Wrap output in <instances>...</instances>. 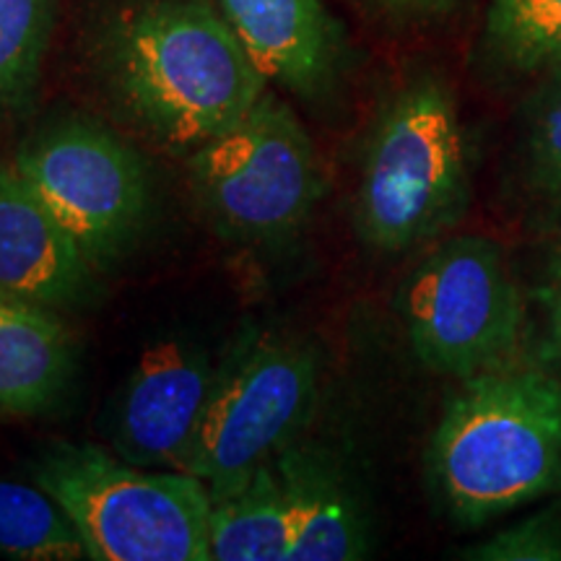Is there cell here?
Returning <instances> with one entry per match:
<instances>
[{"label":"cell","instance_id":"1","mask_svg":"<svg viewBox=\"0 0 561 561\" xmlns=\"http://www.w3.org/2000/svg\"><path fill=\"white\" fill-rule=\"evenodd\" d=\"M102 60L121 110L172 151L219 136L268 89L216 0H138L107 26Z\"/></svg>","mask_w":561,"mask_h":561},{"label":"cell","instance_id":"2","mask_svg":"<svg viewBox=\"0 0 561 561\" xmlns=\"http://www.w3.org/2000/svg\"><path fill=\"white\" fill-rule=\"evenodd\" d=\"M426 471L442 510L471 528L561 496V375L520 364L460 380Z\"/></svg>","mask_w":561,"mask_h":561},{"label":"cell","instance_id":"3","mask_svg":"<svg viewBox=\"0 0 561 561\" xmlns=\"http://www.w3.org/2000/svg\"><path fill=\"white\" fill-rule=\"evenodd\" d=\"M471 206V161L458 102L437 76H416L369 130L356 191V231L371 250L439 240Z\"/></svg>","mask_w":561,"mask_h":561},{"label":"cell","instance_id":"4","mask_svg":"<svg viewBox=\"0 0 561 561\" xmlns=\"http://www.w3.org/2000/svg\"><path fill=\"white\" fill-rule=\"evenodd\" d=\"M96 561H210L208 483L149 471L96 445H55L34 466Z\"/></svg>","mask_w":561,"mask_h":561},{"label":"cell","instance_id":"5","mask_svg":"<svg viewBox=\"0 0 561 561\" xmlns=\"http://www.w3.org/2000/svg\"><path fill=\"white\" fill-rule=\"evenodd\" d=\"M398 310L413 356L437 375L468 380L525 364L528 301L491 237L434 244L405 278Z\"/></svg>","mask_w":561,"mask_h":561},{"label":"cell","instance_id":"6","mask_svg":"<svg viewBox=\"0 0 561 561\" xmlns=\"http://www.w3.org/2000/svg\"><path fill=\"white\" fill-rule=\"evenodd\" d=\"M208 219L240 242H276L312 216L322 193L310 133L271 89L187 159Z\"/></svg>","mask_w":561,"mask_h":561},{"label":"cell","instance_id":"7","mask_svg":"<svg viewBox=\"0 0 561 561\" xmlns=\"http://www.w3.org/2000/svg\"><path fill=\"white\" fill-rule=\"evenodd\" d=\"M320 396V359L310 343L284 335L248 341L216 371L214 392L178 471L231 483L278 458L310 424Z\"/></svg>","mask_w":561,"mask_h":561},{"label":"cell","instance_id":"8","mask_svg":"<svg viewBox=\"0 0 561 561\" xmlns=\"http://www.w3.org/2000/svg\"><path fill=\"white\" fill-rule=\"evenodd\" d=\"M13 170L96 271L121 261L149 221V167L104 125L55 123L19 151Z\"/></svg>","mask_w":561,"mask_h":561},{"label":"cell","instance_id":"9","mask_svg":"<svg viewBox=\"0 0 561 561\" xmlns=\"http://www.w3.org/2000/svg\"><path fill=\"white\" fill-rule=\"evenodd\" d=\"M201 348L161 341L140 354L112 421L115 455L140 468L178 471L191 450L216 382Z\"/></svg>","mask_w":561,"mask_h":561},{"label":"cell","instance_id":"10","mask_svg":"<svg viewBox=\"0 0 561 561\" xmlns=\"http://www.w3.org/2000/svg\"><path fill=\"white\" fill-rule=\"evenodd\" d=\"M96 268L11 167H0V294L47 310H76Z\"/></svg>","mask_w":561,"mask_h":561},{"label":"cell","instance_id":"11","mask_svg":"<svg viewBox=\"0 0 561 561\" xmlns=\"http://www.w3.org/2000/svg\"><path fill=\"white\" fill-rule=\"evenodd\" d=\"M265 81L301 100L331 94L343 68V34L325 0H216Z\"/></svg>","mask_w":561,"mask_h":561},{"label":"cell","instance_id":"12","mask_svg":"<svg viewBox=\"0 0 561 561\" xmlns=\"http://www.w3.org/2000/svg\"><path fill=\"white\" fill-rule=\"evenodd\" d=\"M278 466L289 483L294 536L289 561H356L369 553V520L346 473L325 453L286 447Z\"/></svg>","mask_w":561,"mask_h":561},{"label":"cell","instance_id":"13","mask_svg":"<svg viewBox=\"0 0 561 561\" xmlns=\"http://www.w3.org/2000/svg\"><path fill=\"white\" fill-rule=\"evenodd\" d=\"M70 371L73 341L55 310L0 294V413L50 409Z\"/></svg>","mask_w":561,"mask_h":561},{"label":"cell","instance_id":"14","mask_svg":"<svg viewBox=\"0 0 561 561\" xmlns=\"http://www.w3.org/2000/svg\"><path fill=\"white\" fill-rule=\"evenodd\" d=\"M210 491L214 561H289L294 507L278 458Z\"/></svg>","mask_w":561,"mask_h":561},{"label":"cell","instance_id":"15","mask_svg":"<svg viewBox=\"0 0 561 561\" xmlns=\"http://www.w3.org/2000/svg\"><path fill=\"white\" fill-rule=\"evenodd\" d=\"M483 45L517 79L553 73L561 68V0H489Z\"/></svg>","mask_w":561,"mask_h":561},{"label":"cell","instance_id":"16","mask_svg":"<svg viewBox=\"0 0 561 561\" xmlns=\"http://www.w3.org/2000/svg\"><path fill=\"white\" fill-rule=\"evenodd\" d=\"M0 553L21 561L89 559L79 528L50 491L0 481Z\"/></svg>","mask_w":561,"mask_h":561},{"label":"cell","instance_id":"17","mask_svg":"<svg viewBox=\"0 0 561 561\" xmlns=\"http://www.w3.org/2000/svg\"><path fill=\"white\" fill-rule=\"evenodd\" d=\"M55 0H0V107L32 94L50 42Z\"/></svg>","mask_w":561,"mask_h":561},{"label":"cell","instance_id":"18","mask_svg":"<svg viewBox=\"0 0 561 561\" xmlns=\"http://www.w3.org/2000/svg\"><path fill=\"white\" fill-rule=\"evenodd\" d=\"M525 178L536 198L561 216V68L546 76L525 121Z\"/></svg>","mask_w":561,"mask_h":561},{"label":"cell","instance_id":"19","mask_svg":"<svg viewBox=\"0 0 561 561\" xmlns=\"http://www.w3.org/2000/svg\"><path fill=\"white\" fill-rule=\"evenodd\" d=\"M462 557L476 561H561V496H551L546 507L468 546Z\"/></svg>","mask_w":561,"mask_h":561},{"label":"cell","instance_id":"20","mask_svg":"<svg viewBox=\"0 0 561 561\" xmlns=\"http://www.w3.org/2000/svg\"><path fill=\"white\" fill-rule=\"evenodd\" d=\"M538 301H541L543 312V367L561 375V244L546 263L541 286H538Z\"/></svg>","mask_w":561,"mask_h":561},{"label":"cell","instance_id":"21","mask_svg":"<svg viewBox=\"0 0 561 561\" xmlns=\"http://www.w3.org/2000/svg\"><path fill=\"white\" fill-rule=\"evenodd\" d=\"M377 3L398 13H434L453 5L455 0H377Z\"/></svg>","mask_w":561,"mask_h":561}]
</instances>
